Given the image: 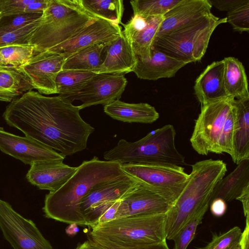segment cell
Returning <instances> with one entry per match:
<instances>
[{"mask_svg": "<svg viewBox=\"0 0 249 249\" xmlns=\"http://www.w3.org/2000/svg\"><path fill=\"white\" fill-rule=\"evenodd\" d=\"M234 249H240L239 246H238L237 247H236V248H235Z\"/></svg>", "mask_w": 249, "mask_h": 249, "instance_id": "obj_48", "label": "cell"}, {"mask_svg": "<svg viewBox=\"0 0 249 249\" xmlns=\"http://www.w3.org/2000/svg\"><path fill=\"white\" fill-rule=\"evenodd\" d=\"M104 111L114 119L127 123L151 124L160 116L156 108L147 103H127L120 100L104 106Z\"/></svg>", "mask_w": 249, "mask_h": 249, "instance_id": "obj_23", "label": "cell"}, {"mask_svg": "<svg viewBox=\"0 0 249 249\" xmlns=\"http://www.w3.org/2000/svg\"><path fill=\"white\" fill-rule=\"evenodd\" d=\"M172 206L166 200L139 181L121 199L116 219L134 215L166 213Z\"/></svg>", "mask_w": 249, "mask_h": 249, "instance_id": "obj_15", "label": "cell"}, {"mask_svg": "<svg viewBox=\"0 0 249 249\" xmlns=\"http://www.w3.org/2000/svg\"><path fill=\"white\" fill-rule=\"evenodd\" d=\"M236 168L216 185L211 201L219 198L225 202L236 199L243 190L249 186V160L241 161Z\"/></svg>", "mask_w": 249, "mask_h": 249, "instance_id": "obj_24", "label": "cell"}, {"mask_svg": "<svg viewBox=\"0 0 249 249\" xmlns=\"http://www.w3.org/2000/svg\"><path fill=\"white\" fill-rule=\"evenodd\" d=\"M227 22L233 29L242 33L249 31V0H243L239 5L227 12Z\"/></svg>", "mask_w": 249, "mask_h": 249, "instance_id": "obj_38", "label": "cell"}, {"mask_svg": "<svg viewBox=\"0 0 249 249\" xmlns=\"http://www.w3.org/2000/svg\"><path fill=\"white\" fill-rule=\"evenodd\" d=\"M95 74L91 71L62 70L56 78L57 94L69 101Z\"/></svg>", "mask_w": 249, "mask_h": 249, "instance_id": "obj_30", "label": "cell"}, {"mask_svg": "<svg viewBox=\"0 0 249 249\" xmlns=\"http://www.w3.org/2000/svg\"><path fill=\"white\" fill-rule=\"evenodd\" d=\"M40 20L16 31L0 33V48L12 45L30 46L31 36Z\"/></svg>", "mask_w": 249, "mask_h": 249, "instance_id": "obj_35", "label": "cell"}, {"mask_svg": "<svg viewBox=\"0 0 249 249\" xmlns=\"http://www.w3.org/2000/svg\"><path fill=\"white\" fill-rule=\"evenodd\" d=\"M75 249H105L95 242L89 239L84 243L78 245Z\"/></svg>", "mask_w": 249, "mask_h": 249, "instance_id": "obj_46", "label": "cell"}, {"mask_svg": "<svg viewBox=\"0 0 249 249\" xmlns=\"http://www.w3.org/2000/svg\"><path fill=\"white\" fill-rule=\"evenodd\" d=\"M227 18H219L212 13L176 31L156 36L152 48L188 63L198 61L204 55L211 36Z\"/></svg>", "mask_w": 249, "mask_h": 249, "instance_id": "obj_7", "label": "cell"}, {"mask_svg": "<svg viewBox=\"0 0 249 249\" xmlns=\"http://www.w3.org/2000/svg\"><path fill=\"white\" fill-rule=\"evenodd\" d=\"M224 62L214 61L197 77L195 94L201 106L227 97L224 82Z\"/></svg>", "mask_w": 249, "mask_h": 249, "instance_id": "obj_21", "label": "cell"}, {"mask_svg": "<svg viewBox=\"0 0 249 249\" xmlns=\"http://www.w3.org/2000/svg\"><path fill=\"white\" fill-rule=\"evenodd\" d=\"M42 14H22L1 16L0 33L18 30L39 20Z\"/></svg>", "mask_w": 249, "mask_h": 249, "instance_id": "obj_36", "label": "cell"}, {"mask_svg": "<svg viewBox=\"0 0 249 249\" xmlns=\"http://www.w3.org/2000/svg\"><path fill=\"white\" fill-rule=\"evenodd\" d=\"M165 222L166 213L121 217L90 229L89 235L123 248L145 246L166 240Z\"/></svg>", "mask_w": 249, "mask_h": 249, "instance_id": "obj_6", "label": "cell"}, {"mask_svg": "<svg viewBox=\"0 0 249 249\" xmlns=\"http://www.w3.org/2000/svg\"><path fill=\"white\" fill-rule=\"evenodd\" d=\"M181 0H133L130 1L133 15L163 16Z\"/></svg>", "mask_w": 249, "mask_h": 249, "instance_id": "obj_32", "label": "cell"}, {"mask_svg": "<svg viewBox=\"0 0 249 249\" xmlns=\"http://www.w3.org/2000/svg\"><path fill=\"white\" fill-rule=\"evenodd\" d=\"M0 228L14 249H53L36 224L0 199Z\"/></svg>", "mask_w": 249, "mask_h": 249, "instance_id": "obj_10", "label": "cell"}, {"mask_svg": "<svg viewBox=\"0 0 249 249\" xmlns=\"http://www.w3.org/2000/svg\"><path fill=\"white\" fill-rule=\"evenodd\" d=\"M210 210L214 215L216 216H222L226 211V203L224 200L219 198L214 199L211 202Z\"/></svg>", "mask_w": 249, "mask_h": 249, "instance_id": "obj_43", "label": "cell"}, {"mask_svg": "<svg viewBox=\"0 0 249 249\" xmlns=\"http://www.w3.org/2000/svg\"><path fill=\"white\" fill-rule=\"evenodd\" d=\"M176 132L166 124L134 142L121 139L113 148L105 151L106 160L124 163L166 164L182 165L184 157L176 147Z\"/></svg>", "mask_w": 249, "mask_h": 249, "instance_id": "obj_5", "label": "cell"}, {"mask_svg": "<svg viewBox=\"0 0 249 249\" xmlns=\"http://www.w3.org/2000/svg\"><path fill=\"white\" fill-rule=\"evenodd\" d=\"M122 31L120 25L96 18L70 39L49 51L68 57L95 44L110 43Z\"/></svg>", "mask_w": 249, "mask_h": 249, "instance_id": "obj_14", "label": "cell"}, {"mask_svg": "<svg viewBox=\"0 0 249 249\" xmlns=\"http://www.w3.org/2000/svg\"><path fill=\"white\" fill-rule=\"evenodd\" d=\"M110 43L95 44L68 57L62 70L81 71L96 73L105 60L107 49Z\"/></svg>", "mask_w": 249, "mask_h": 249, "instance_id": "obj_26", "label": "cell"}, {"mask_svg": "<svg viewBox=\"0 0 249 249\" xmlns=\"http://www.w3.org/2000/svg\"><path fill=\"white\" fill-rule=\"evenodd\" d=\"M89 239L95 242L105 249H169L166 240L153 244L133 248H123L115 246L100 238L89 235Z\"/></svg>", "mask_w": 249, "mask_h": 249, "instance_id": "obj_40", "label": "cell"}, {"mask_svg": "<svg viewBox=\"0 0 249 249\" xmlns=\"http://www.w3.org/2000/svg\"><path fill=\"white\" fill-rule=\"evenodd\" d=\"M191 167L184 189L166 213L168 240H173L195 213L209 207L214 187L227 171L226 163L220 160H200Z\"/></svg>", "mask_w": 249, "mask_h": 249, "instance_id": "obj_3", "label": "cell"}, {"mask_svg": "<svg viewBox=\"0 0 249 249\" xmlns=\"http://www.w3.org/2000/svg\"><path fill=\"white\" fill-rule=\"evenodd\" d=\"M224 82L228 96L235 99L249 97L248 83L244 66L237 58L225 57Z\"/></svg>", "mask_w": 249, "mask_h": 249, "instance_id": "obj_27", "label": "cell"}, {"mask_svg": "<svg viewBox=\"0 0 249 249\" xmlns=\"http://www.w3.org/2000/svg\"><path fill=\"white\" fill-rule=\"evenodd\" d=\"M70 225L67 228L66 232L70 235H74L78 231L77 224L73 223L70 224Z\"/></svg>", "mask_w": 249, "mask_h": 249, "instance_id": "obj_47", "label": "cell"}, {"mask_svg": "<svg viewBox=\"0 0 249 249\" xmlns=\"http://www.w3.org/2000/svg\"><path fill=\"white\" fill-rule=\"evenodd\" d=\"M127 84L124 74L96 73L69 101H80V110L93 105L105 106L119 100Z\"/></svg>", "mask_w": 249, "mask_h": 249, "instance_id": "obj_11", "label": "cell"}, {"mask_svg": "<svg viewBox=\"0 0 249 249\" xmlns=\"http://www.w3.org/2000/svg\"><path fill=\"white\" fill-rule=\"evenodd\" d=\"M120 203L121 199L110 202L102 212L96 225L94 227L101 224L115 219L116 213Z\"/></svg>", "mask_w": 249, "mask_h": 249, "instance_id": "obj_41", "label": "cell"}, {"mask_svg": "<svg viewBox=\"0 0 249 249\" xmlns=\"http://www.w3.org/2000/svg\"><path fill=\"white\" fill-rule=\"evenodd\" d=\"M123 2L122 0H81L82 7L90 15L116 25L121 23Z\"/></svg>", "mask_w": 249, "mask_h": 249, "instance_id": "obj_29", "label": "cell"}, {"mask_svg": "<svg viewBox=\"0 0 249 249\" xmlns=\"http://www.w3.org/2000/svg\"><path fill=\"white\" fill-rule=\"evenodd\" d=\"M62 160H42L30 165L26 178L41 190L54 192L61 187L74 174L77 167H71Z\"/></svg>", "mask_w": 249, "mask_h": 249, "instance_id": "obj_16", "label": "cell"}, {"mask_svg": "<svg viewBox=\"0 0 249 249\" xmlns=\"http://www.w3.org/2000/svg\"><path fill=\"white\" fill-rule=\"evenodd\" d=\"M234 120L235 109L232 104V107L228 113L223 124L218 142L216 154L226 153L229 154L231 157H232Z\"/></svg>", "mask_w": 249, "mask_h": 249, "instance_id": "obj_39", "label": "cell"}, {"mask_svg": "<svg viewBox=\"0 0 249 249\" xmlns=\"http://www.w3.org/2000/svg\"><path fill=\"white\" fill-rule=\"evenodd\" d=\"M163 20V16L147 17L146 26L128 39L136 58L146 59L150 57L153 41Z\"/></svg>", "mask_w": 249, "mask_h": 249, "instance_id": "obj_28", "label": "cell"}, {"mask_svg": "<svg viewBox=\"0 0 249 249\" xmlns=\"http://www.w3.org/2000/svg\"><path fill=\"white\" fill-rule=\"evenodd\" d=\"M242 232L241 229L235 226L224 233L213 234L211 241L200 249H234L239 246Z\"/></svg>", "mask_w": 249, "mask_h": 249, "instance_id": "obj_37", "label": "cell"}, {"mask_svg": "<svg viewBox=\"0 0 249 249\" xmlns=\"http://www.w3.org/2000/svg\"><path fill=\"white\" fill-rule=\"evenodd\" d=\"M123 170L144 184L173 206L183 190L189 174L183 167L166 164L124 163Z\"/></svg>", "mask_w": 249, "mask_h": 249, "instance_id": "obj_8", "label": "cell"}, {"mask_svg": "<svg viewBox=\"0 0 249 249\" xmlns=\"http://www.w3.org/2000/svg\"><path fill=\"white\" fill-rule=\"evenodd\" d=\"M139 181L126 175L94 187L82 200L80 210L85 216L91 211L108 202L121 199Z\"/></svg>", "mask_w": 249, "mask_h": 249, "instance_id": "obj_18", "label": "cell"}, {"mask_svg": "<svg viewBox=\"0 0 249 249\" xmlns=\"http://www.w3.org/2000/svg\"><path fill=\"white\" fill-rule=\"evenodd\" d=\"M235 98L227 96L201 106L190 141L198 154H216L220 135Z\"/></svg>", "mask_w": 249, "mask_h": 249, "instance_id": "obj_9", "label": "cell"}, {"mask_svg": "<svg viewBox=\"0 0 249 249\" xmlns=\"http://www.w3.org/2000/svg\"><path fill=\"white\" fill-rule=\"evenodd\" d=\"M236 199L241 202L244 216L249 219V186L246 187Z\"/></svg>", "mask_w": 249, "mask_h": 249, "instance_id": "obj_44", "label": "cell"}, {"mask_svg": "<svg viewBox=\"0 0 249 249\" xmlns=\"http://www.w3.org/2000/svg\"><path fill=\"white\" fill-rule=\"evenodd\" d=\"M0 17H1V13L0 12Z\"/></svg>", "mask_w": 249, "mask_h": 249, "instance_id": "obj_49", "label": "cell"}, {"mask_svg": "<svg viewBox=\"0 0 249 249\" xmlns=\"http://www.w3.org/2000/svg\"><path fill=\"white\" fill-rule=\"evenodd\" d=\"M34 55L32 46L12 45L0 48V66L19 68Z\"/></svg>", "mask_w": 249, "mask_h": 249, "instance_id": "obj_33", "label": "cell"}, {"mask_svg": "<svg viewBox=\"0 0 249 249\" xmlns=\"http://www.w3.org/2000/svg\"><path fill=\"white\" fill-rule=\"evenodd\" d=\"M80 110L59 95L48 97L32 90L10 102L2 116L10 126L66 157L85 150L94 131Z\"/></svg>", "mask_w": 249, "mask_h": 249, "instance_id": "obj_1", "label": "cell"}, {"mask_svg": "<svg viewBox=\"0 0 249 249\" xmlns=\"http://www.w3.org/2000/svg\"><path fill=\"white\" fill-rule=\"evenodd\" d=\"M0 150L25 164L48 160H62L64 155L27 136L20 137L0 127Z\"/></svg>", "mask_w": 249, "mask_h": 249, "instance_id": "obj_13", "label": "cell"}, {"mask_svg": "<svg viewBox=\"0 0 249 249\" xmlns=\"http://www.w3.org/2000/svg\"><path fill=\"white\" fill-rule=\"evenodd\" d=\"M212 6H214L221 11L228 12L240 4L243 0H209Z\"/></svg>", "mask_w": 249, "mask_h": 249, "instance_id": "obj_42", "label": "cell"}, {"mask_svg": "<svg viewBox=\"0 0 249 249\" xmlns=\"http://www.w3.org/2000/svg\"><path fill=\"white\" fill-rule=\"evenodd\" d=\"M67 57L46 51L34 54L20 70L40 94H57L55 81Z\"/></svg>", "mask_w": 249, "mask_h": 249, "instance_id": "obj_12", "label": "cell"}, {"mask_svg": "<svg viewBox=\"0 0 249 249\" xmlns=\"http://www.w3.org/2000/svg\"><path fill=\"white\" fill-rule=\"evenodd\" d=\"M209 0H181L163 16L156 36L177 30L211 13Z\"/></svg>", "mask_w": 249, "mask_h": 249, "instance_id": "obj_17", "label": "cell"}, {"mask_svg": "<svg viewBox=\"0 0 249 249\" xmlns=\"http://www.w3.org/2000/svg\"><path fill=\"white\" fill-rule=\"evenodd\" d=\"M121 164L97 157L84 161L61 187L46 195L43 207L45 217L87 226L80 207L82 199L94 187L126 175Z\"/></svg>", "mask_w": 249, "mask_h": 249, "instance_id": "obj_2", "label": "cell"}, {"mask_svg": "<svg viewBox=\"0 0 249 249\" xmlns=\"http://www.w3.org/2000/svg\"><path fill=\"white\" fill-rule=\"evenodd\" d=\"M208 209L205 208L195 213L179 230L173 239L174 249H187L194 239L197 228L202 222Z\"/></svg>", "mask_w": 249, "mask_h": 249, "instance_id": "obj_34", "label": "cell"}, {"mask_svg": "<svg viewBox=\"0 0 249 249\" xmlns=\"http://www.w3.org/2000/svg\"><path fill=\"white\" fill-rule=\"evenodd\" d=\"M96 18L82 7L81 0H50L33 33L30 45L34 54L66 41Z\"/></svg>", "mask_w": 249, "mask_h": 249, "instance_id": "obj_4", "label": "cell"}, {"mask_svg": "<svg viewBox=\"0 0 249 249\" xmlns=\"http://www.w3.org/2000/svg\"><path fill=\"white\" fill-rule=\"evenodd\" d=\"M34 87L19 68L0 66V101L11 102Z\"/></svg>", "mask_w": 249, "mask_h": 249, "instance_id": "obj_25", "label": "cell"}, {"mask_svg": "<svg viewBox=\"0 0 249 249\" xmlns=\"http://www.w3.org/2000/svg\"><path fill=\"white\" fill-rule=\"evenodd\" d=\"M235 109L233 129L232 161L238 164L249 160V97L234 99Z\"/></svg>", "mask_w": 249, "mask_h": 249, "instance_id": "obj_22", "label": "cell"}, {"mask_svg": "<svg viewBox=\"0 0 249 249\" xmlns=\"http://www.w3.org/2000/svg\"><path fill=\"white\" fill-rule=\"evenodd\" d=\"M249 219H246L245 228L242 232L239 241V246L240 249H249Z\"/></svg>", "mask_w": 249, "mask_h": 249, "instance_id": "obj_45", "label": "cell"}, {"mask_svg": "<svg viewBox=\"0 0 249 249\" xmlns=\"http://www.w3.org/2000/svg\"><path fill=\"white\" fill-rule=\"evenodd\" d=\"M137 58L132 71L141 79L156 81L171 78L188 62L169 56L152 48L151 56L146 59Z\"/></svg>", "mask_w": 249, "mask_h": 249, "instance_id": "obj_19", "label": "cell"}, {"mask_svg": "<svg viewBox=\"0 0 249 249\" xmlns=\"http://www.w3.org/2000/svg\"><path fill=\"white\" fill-rule=\"evenodd\" d=\"M50 0H0L1 16L22 14H43Z\"/></svg>", "mask_w": 249, "mask_h": 249, "instance_id": "obj_31", "label": "cell"}, {"mask_svg": "<svg viewBox=\"0 0 249 249\" xmlns=\"http://www.w3.org/2000/svg\"><path fill=\"white\" fill-rule=\"evenodd\" d=\"M136 60L131 43L122 31L108 44L105 60L96 73L124 74L132 71Z\"/></svg>", "mask_w": 249, "mask_h": 249, "instance_id": "obj_20", "label": "cell"}]
</instances>
